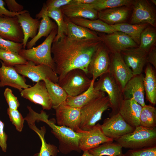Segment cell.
<instances>
[{
    "instance_id": "cell-1",
    "label": "cell",
    "mask_w": 156,
    "mask_h": 156,
    "mask_svg": "<svg viewBox=\"0 0 156 156\" xmlns=\"http://www.w3.org/2000/svg\"><path fill=\"white\" fill-rule=\"evenodd\" d=\"M102 42L100 39H73L66 36L53 41L51 53L55 65V72L59 79L74 69L81 70L88 75L92 57Z\"/></svg>"
},
{
    "instance_id": "cell-2",
    "label": "cell",
    "mask_w": 156,
    "mask_h": 156,
    "mask_svg": "<svg viewBox=\"0 0 156 156\" xmlns=\"http://www.w3.org/2000/svg\"><path fill=\"white\" fill-rule=\"evenodd\" d=\"M27 109L29 112L26 118L28 120L35 122H43L51 128V132L58 140L60 152L65 154L73 151L81 152L79 133L66 127L56 125L53 120L48 119V115L43 110L39 113L35 112L31 106L28 107Z\"/></svg>"
},
{
    "instance_id": "cell-3",
    "label": "cell",
    "mask_w": 156,
    "mask_h": 156,
    "mask_svg": "<svg viewBox=\"0 0 156 156\" xmlns=\"http://www.w3.org/2000/svg\"><path fill=\"white\" fill-rule=\"evenodd\" d=\"M57 33L56 28L51 31L41 44L29 49H22L18 54L27 61L32 62L36 65H47L55 72V65L51 55V48Z\"/></svg>"
},
{
    "instance_id": "cell-4",
    "label": "cell",
    "mask_w": 156,
    "mask_h": 156,
    "mask_svg": "<svg viewBox=\"0 0 156 156\" xmlns=\"http://www.w3.org/2000/svg\"><path fill=\"white\" fill-rule=\"evenodd\" d=\"M122 147L136 149L156 145V128L136 127L132 132L115 140Z\"/></svg>"
},
{
    "instance_id": "cell-5",
    "label": "cell",
    "mask_w": 156,
    "mask_h": 156,
    "mask_svg": "<svg viewBox=\"0 0 156 156\" xmlns=\"http://www.w3.org/2000/svg\"><path fill=\"white\" fill-rule=\"evenodd\" d=\"M110 107L107 96L97 98L80 108V129L88 131L92 129L101 119L103 113Z\"/></svg>"
},
{
    "instance_id": "cell-6",
    "label": "cell",
    "mask_w": 156,
    "mask_h": 156,
    "mask_svg": "<svg viewBox=\"0 0 156 156\" xmlns=\"http://www.w3.org/2000/svg\"><path fill=\"white\" fill-rule=\"evenodd\" d=\"M99 80L94 82L96 90L106 92L107 94L110 107L112 111L110 117L118 113L121 103L124 100L122 90L117 82L108 72L101 75Z\"/></svg>"
},
{
    "instance_id": "cell-7",
    "label": "cell",
    "mask_w": 156,
    "mask_h": 156,
    "mask_svg": "<svg viewBox=\"0 0 156 156\" xmlns=\"http://www.w3.org/2000/svg\"><path fill=\"white\" fill-rule=\"evenodd\" d=\"M92 79L80 69H74L68 72L57 83L63 88L68 96H75L82 93L90 87Z\"/></svg>"
},
{
    "instance_id": "cell-8",
    "label": "cell",
    "mask_w": 156,
    "mask_h": 156,
    "mask_svg": "<svg viewBox=\"0 0 156 156\" xmlns=\"http://www.w3.org/2000/svg\"><path fill=\"white\" fill-rule=\"evenodd\" d=\"M27 61L25 64L14 66L19 74L28 78L33 82L37 83L48 79L53 83H58V76L51 67L43 64L36 65L32 62Z\"/></svg>"
},
{
    "instance_id": "cell-9",
    "label": "cell",
    "mask_w": 156,
    "mask_h": 156,
    "mask_svg": "<svg viewBox=\"0 0 156 156\" xmlns=\"http://www.w3.org/2000/svg\"><path fill=\"white\" fill-rule=\"evenodd\" d=\"M110 64V52L101 44L92 57L88 66V74L92 76V80L95 81L97 78L109 72Z\"/></svg>"
},
{
    "instance_id": "cell-10",
    "label": "cell",
    "mask_w": 156,
    "mask_h": 156,
    "mask_svg": "<svg viewBox=\"0 0 156 156\" xmlns=\"http://www.w3.org/2000/svg\"><path fill=\"white\" fill-rule=\"evenodd\" d=\"M101 128L106 136L114 140L132 132L135 129L127 124L119 113L105 119Z\"/></svg>"
},
{
    "instance_id": "cell-11",
    "label": "cell",
    "mask_w": 156,
    "mask_h": 156,
    "mask_svg": "<svg viewBox=\"0 0 156 156\" xmlns=\"http://www.w3.org/2000/svg\"><path fill=\"white\" fill-rule=\"evenodd\" d=\"M55 109L57 125L66 127L77 132L80 130V108L72 107L65 103Z\"/></svg>"
},
{
    "instance_id": "cell-12",
    "label": "cell",
    "mask_w": 156,
    "mask_h": 156,
    "mask_svg": "<svg viewBox=\"0 0 156 156\" xmlns=\"http://www.w3.org/2000/svg\"><path fill=\"white\" fill-rule=\"evenodd\" d=\"M109 72L121 87L122 90L127 82L133 77L131 70L125 63L120 52H110Z\"/></svg>"
},
{
    "instance_id": "cell-13",
    "label": "cell",
    "mask_w": 156,
    "mask_h": 156,
    "mask_svg": "<svg viewBox=\"0 0 156 156\" xmlns=\"http://www.w3.org/2000/svg\"><path fill=\"white\" fill-rule=\"evenodd\" d=\"M21 96L35 104L41 105L43 109L52 108L51 99L44 81H40L32 86L23 89Z\"/></svg>"
},
{
    "instance_id": "cell-14",
    "label": "cell",
    "mask_w": 156,
    "mask_h": 156,
    "mask_svg": "<svg viewBox=\"0 0 156 156\" xmlns=\"http://www.w3.org/2000/svg\"><path fill=\"white\" fill-rule=\"evenodd\" d=\"M78 133L80 135L79 147L83 151H88L104 143L114 140L104 134L99 123L90 130L85 131L80 129Z\"/></svg>"
},
{
    "instance_id": "cell-15",
    "label": "cell",
    "mask_w": 156,
    "mask_h": 156,
    "mask_svg": "<svg viewBox=\"0 0 156 156\" xmlns=\"http://www.w3.org/2000/svg\"><path fill=\"white\" fill-rule=\"evenodd\" d=\"M106 45L110 52H120L130 48L137 46V43L129 36L119 31H116L100 36Z\"/></svg>"
},
{
    "instance_id": "cell-16",
    "label": "cell",
    "mask_w": 156,
    "mask_h": 156,
    "mask_svg": "<svg viewBox=\"0 0 156 156\" xmlns=\"http://www.w3.org/2000/svg\"><path fill=\"white\" fill-rule=\"evenodd\" d=\"M0 36L7 40L23 42V33L16 16H0Z\"/></svg>"
},
{
    "instance_id": "cell-17",
    "label": "cell",
    "mask_w": 156,
    "mask_h": 156,
    "mask_svg": "<svg viewBox=\"0 0 156 156\" xmlns=\"http://www.w3.org/2000/svg\"><path fill=\"white\" fill-rule=\"evenodd\" d=\"M156 20L155 11L147 1L138 0L135 2L131 18L132 24H147L154 27Z\"/></svg>"
},
{
    "instance_id": "cell-18",
    "label": "cell",
    "mask_w": 156,
    "mask_h": 156,
    "mask_svg": "<svg viewBox=\"0 0 156 156\" xmlns=\"http://www.w3.org/2000/svg\"><path fill=\"white\" fill-rule=\"evenodd\" d=\"M0 62V88L10 86L21 92L31 86L26 83L25 77L19 74L14 66H5L1 61Z\"/></svg>"
},
{
    "instance_id": "cell-19",
    "label": "cell",
    "mask_w": 156,
    "mask_h": 156,
    "mask_svg": "<svg viewBox=\"0 0 156 156\" xmlns=\"http://www.w3.org/2000/svg\"><path fill=\"white\" fill-rule=\"evenodd\" d=\"M142 74L134 75L122 90L124 99H133L142 107L145 106V90Z\"/></svg>"
},
{
    "instance_id": "cell-20",
    "label": "cell",
    "mask_w": 156,
    "mask_h": 156,
    "mask_svg": "<svg viewBox=\"0 0 156 156\" xmlns=\"http://www.w3.org/2000/svg\"><path fill=\"white\" fill-rule=\"evenodd\" d=\"M120 53L126 64L131 70L133 76L142 74L147 63V52L138 47L126 49Z\"/></svg>"
},
{
    "instance_id": "cell-21",
    "label": "cell",
    "mask_w": 156,
    "mask_h": 156,
    "mask_svg": "<svg viewBox=\"0 0 156 156\" xmlns=\"http://www.w3.org/2000/svg\"><path fill=\"white\" fill-rule=\"evenodd\" d=\"M142 107L133 99H124L118 113L127 124L135 128L140 126V117Z\"/></svg>"
},
{
    "instance_id": "cell-22",
    "label": "cell",
    "mask_w": 156,
    "mask_h": 156,
    "mask_svg": "<svg viewBox=\"0 0 156 156\" xmlns=\"http://www.w3.org/2000/svg\"><path fill=\"white\" fill-rule=\"evenodd\" d=\"M36 18L42 19L39 27L38 32L35 37L27 42V49L31 48L42 37H47L54 29L57 28L55 23L51 20L48 15V10L45 3H44L40 12L36 15Z\"/></svg>"
},
{
    "instance_id": "cell-23",
    "label": "cell",
    "mask_w": 156,
    "mask_h": 156,
    "mask_svg": "<svg viewBox=\"0 0 156 156\" xmlns=\"http://www.w3.org/2000/svg\"><path fill=\"white\" fill-rule=\"evenodd\" d=\"M63 15L67 18H81L90 20L97 19L98 12L90 4H69L61 8Z\"/></svg>"
},
{
    "instance_id": "cell-24",
    "label": "cell",
    "mask_w": 156,
    "mask_h": 156,
    "mask_svg": "<svg viewBox=\"0 0 156 156\" xmlns=\"http://www.w3.org/2000/svg\"><path fill=\"white\" fill-rule=\"evenodd\" d=\"M16 17L23 31V48L25 49L29 38L32 39L37 35L40 21L37 18H33L28 11L20 14Z\"/></svg>"
},
{
    "instance_id": "cell-25",
    "label": "cell",
    "mask_w": 156,
    "mask_h": 156,
    "mask_svg": "<svg viewBox=\"0 0 156 156\" xmlns=\"http://www.w3.org/2000/svg\"><path fill=\"white\" fill-rule=\"evenodd\" d=\"M94 82L92 80L88 89L80 94L75 96H68L65 103L72 107L80 109L93 100L105 96V92L94 89Z\"/></svg>"
},
{
    "instance_id": "cell-26",
    "label": "cell",
    "mask_w": 156,
    "mask_h": 156,
    "mask_svg": "<svg viewBox=\"0 0 156 156\" xmlns=\"http://www.w3.org/2000/svg\"><path fill=\"white\" fill-rule=\"evenodd\" d=\"M129 9L125 6L107 9L98 11L99 19L109 25L122 23L127 18Z\"/></svg>"
},
{
    "instance_id": "cell-27",
    "label": "cell",
    "mask_w": 156,
    "mask_h": 156,
    "mask_svg": "<svg viewBox=\"0 0 156 156\" xmlns=\"http://www.w3.org/2000/svg\"><path fill=\"white\" fill-rule=\"evenodd\" d=\"M67 27L66 36L75 39H100L101 38L91 30L72 22L65 17Z\"/></svg>"
},
{
    "instance_id": "cell-28",
    "label": "cell",
    "mask_w": 156,
    "mask_h": 156,
    "mask_svg": "<svg viewBox=\"0 0 156 156\" xmlns=\"http://www.w3.org/2000/svg\"><path fill=\"white\" fill-rule=\"evenodd\" d=\"M143 83L146 99L153 105L156 104V76L154 70L148 64L145 70Z\"/></svg>"
},
{
    "instance_id": "cell-29",
    "label": "cell",
    "mask_w": 156,
    "mask_h": 156,
    "mask_svg": "<svg viewBox=\"0 0 156 156\" xmlns=\"http://www.w3.org/2000/svg\"><path fill=\"white\" fill-rule=\"evenodd\" d=\"M65 18L76 25L91 30L107 34L116 32L110 25L99 19L90 20L81 18Z\"/></svg>"
},
{
    "instance_id": "cell-30",
    "label": "cell",
    "mask_w": 156,
    "mask_h": 156,
    "mask_svg": "<svg viewBox=\"0 0 156 156\" xmlns=\"http://www.w3.org/2000/svg\"><path fill=\"white\" fill-rule=\"evenodd\" d=\"M29 127L38 135L41 142V146L40 152L33 156H57L60 152L59 149L55 145L47 143L44 138L46 132L44 126L41 127L40 129L36 126L35 123L28 124Z\"/></svg>"
},
{
    "instance_id": "cell-31",
    "label": "cell",
    "mask_w": 156,
    "mask_h": 156,
    "mask_svg": "<svg viewBox=\"0 0 156 156\" xmlns=\"http://www.w3.org/2000/svg\"><path fill=\"white\" fill-rule=\"evenodd\" d=\"M148 24H129L121 23L110 25L116 31L123 33L129 36L137 44H140V35Z\"/></svg>"
},
{
    "instance_id": "cell-32",
    "label": "cell",
    "mask_w": 156,
    "mask_h": 156,
    "mask_svg": "<svg viewBox=\"0 0 156 156\" xmlns=\"http://www.w3.org/2000/svg\"><path fill=\"white\" fill-rule=\"evenodd\" d=\"M51 99L52 108L55 109L60 105L65 103L68 95L57 83L47 79L44 81Z\"/></svg>"
},
{
    "instance_id": "cell-33",
    "label": "cell",
    "mask_w": 156,
    "mask_h": 156,
    "mask_svg": "<svg viewBox=\"0 0 156 156\" xmlns=\"http://www.w3.org/2000/svg\"><path fill=\"white\" fill-rule=\"evenodd\" d=\"M122 147L117 142H108L88 151L94 156H124Z\"/></svg>"
},
{
    "instance_id": "cell-34",
    "label": "cell",
    "mask_w": 156,
    "mask_h": 156,
    "mask_svg": "<svg viewBox=\"0 0 156 156\" xmlns=\"http://www.w3.org/2000/svg\"><path fill=\"white\" fill-rule=\"evenodd\" d=\"M140 121V126L143 127L152 129L156 127V109L150 105H146L142 107Z\"/></svg>"
},
{
    "instance_id": "cell-35",
    "label": "cell",
    "mask_w": 156,
    "mask_h": 156,
    "mask_svg": "<svg viewBox=\"0 0 156 156\" xmlns=\"http://www.w3.org/2000/svg\"><path fill=\"white\" fill-rule=\"evenodd\" d=\"M48 16L55 21L57 26V34L53 41H57L66 36L67 34L66 24L64 19L61 8L48 11Z\"/></svg>"
},
{
    "instance_id": "cell-36",
    "label": "cell",
    "mask_w": 156,
    "mask_h": 156,
    "mask_svg": "<svg viewBox=\"0 0 156 156\" xmlns=\"http://www.w3.org/2000/svg\"><path fill=\"white\" fill-rule=\"evenodd\" d=\"M156 40V32L155 29L147 27L142 32L140 38L138 47L148 53L153 47Z\"/></svg>"
},
{
    "instance_id": "cell-37",
    "label": "cell",
    "mask_w": 156,
    "mask_h": 156,
    "mask_svg": "<svg viewBox=\"0 0 156 156\" xmlns=\"http://www.w3.org/2000/svg\"><path fill=\"white\" fill-rule=\"evenodd\" d=\"M133 2L131 0H96L90 5L98 12L108 9L129 5Z\"/></svg>"
},
{
    "instance_id": "cell-38",
    "label": "cell",
    "mask_w": 156,
    "mask_h": 156,
    "mask_svg": "<svg viewBox=\"0 0 156 156\" xmlns=\"http://www.w3.org/2000/svg\"><path fill=\"white\" fill-rule=\"evenodd\" d=\"M0 60L6 66L25 64L27 61L14 52L0 49Z\"/></svg>"
},
{
    "instance_id": "cell-39",
    "label": "cell",
    "mask_w": 156,
    "mask_h": 156,
    "mask_svg": "<svg viewBox=\"0 0 156 156\" xmlns=\"http://www.w3.org/2000/svg\"><path fill=\"white\" fill-rule=\"evenodd\" d=\"M7 112L10 121L15 126L17 130L21 132L23 127L25 120L22 115L17 109H12L8 108Z\"/></svg>"
},
{
    "instance_id": "cell-40",
    "label": "cell",
    "mask_w": 156,
    "mask_h": 156,
    "mask_svg": "<svg viewBox=\"0 0 156 156\" xmlns=\"http://www.w3.org/2000/svg\"><path fill=\"white\" fill-rule=\"evenodd\" d=\"M124 156H156V145L136 149H129Z\"/></svg>"
},
{
    "instance_id": "cell-41",
    "label": "cell",
    "mask_w": 156,
    "mask_h": 156,
    "mask_svg": "<svg viewBox=\"0 0 156 156\" xmlns=\"http://www.w3.org/2000/svg\"><path fill=\"white\" fill-rule=\"evenodd\" d=\"M23 48L22 43L7 40L0 36V49L18 53Z\"/></svg>"
},
{
    "instance_id": "cell-42",
    "label": "cell",
    "mask_w": 156,
    "mask_h": 156,
    "mask_svg": "<svg viewBox=\"0 0 156 156\" xmlns=\"http://www.w3.org/2000/svg\"><path fill=\"white\" fill-rule=\"evenodd\" d=\"M3 95L8 104L9 108L16 109L20 105V103L17 97L12 92V90L8 88L5 89Z\"/></svg>"
},
{
    "instance_id": "cell-43",
    "label": "cell",
    "mask_w": 156,
    "mask_h": 156,
    "mask_svg": "<svg viewBox=\"0 0 156 156\" xmlns=\"http://www.w3.org/2000/svg\"><path fill=\"white\" fill-rule=\"evenodd\" d=\"M72 0H48L45 3L48 11L60 8L65 5L70 4Z\"/></svg>"
},
{
    "instance_id": "cell-44",
    "label": "cell",
    "mask_w": 156,
    "mask_h": 156,
    "mask_svg": "<svg viewBox=\"0 0 156 156\" xmlns=\"http://www.w3.org/2000/svg\"><path fill=\"white\" fill-rule=\"evenodd\" d=\"M8 10L14 13H20L23 10V6L17 3L14 0H5Z\"/></svg>"
},
{
    "instance_id": "cell-45",
    "label": "cell",
    "mask_w": 156,
    "mask_h": 156,
    "mask_svg": "<svg viewBox=\"0 0 156 156\" xmlns=\"http://www.w3.org/2000/svg\"><path fill=\"white\" fill-rule=\"evenodd\" d=\"M4 123L0 120V146L2 151L4 152H6L8 136L4 131Z\"/></svg>"
},
{
    "instance_id": "cell-46",
    "label": "cell",
    "mask_w": 156,
    "mask_h": 156,
    "mask_svg": "<svg viewBox=\"0 0 156 156\" xmlns=\"http://www.w3.org/2000/svg\"><path fill=\"white\" fill-rule=\"evenodd\" d=\"M5 2L3 0H0V16H5L9 17H14L18 15L28 11L26 10H23L20 13H14L10 11L5 7Z\"/></svg>"
},
{
    "instance_id": "cell-47",
    "label": "cell",
    "mask_w": 156,
    "mask_h": 156,
    "mask_svg": "<svg viewBox=\"0 0 156 156\" xmlns=\"http://www.w3.org/2000/svg\"><path fill=\"white\" fill-rule=\"evenodd\" d=\"M147 63L152 65L156 69V49L152 47L148 52L146 57Z\"/></svg>"
},
{
    "instance_id": "cell-48",
    "label": "cell",
    "mask_w": 156,
    "mask_h": 156,
    "mask_svg": "<svg viewBox=\"0 0 156 156\" xmlns=\"http://www.w3.org/2000/svg\"><path fill=\"white\" fill-rule=\"evenodd\" d=\"M96 0H72L70 4H91Z\"/></svg>"
},
{
    "instance_id": "cell-49",
    "label": "cell",
    "mask_w": 156,
    "mask_h": 156,
    "mask_svg": "<svg viewBox=\"0 0 156 156\" xmlns=\"http://www.w3.org/2000/svg\"><path fill=\"white\" fill-rule=\"evenodd\" d=\"M82 156H94L92 155L88 151H83V153Z\"/></svg>"
},
{
    "instance_id": "cell-50",
    "label": "cell",
    "mask_w": 156,
    "mask_h": 156,
    "mask_svg": "<svg viewBox=\"0 0 156 156\" xmlns=\"http://www.w3.org/2000/svg\"><path fill=\"white\" fill-rule=\"evenodd\" d=\"M151 1L155 5H156V0H151Z\"/></svg>"
}]
</instances>
